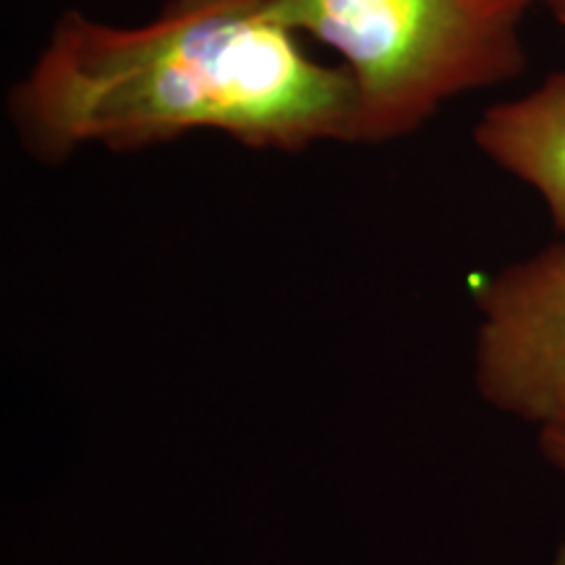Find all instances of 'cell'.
Returning <instances> with one entry per match:
<instances>
[{"mask_svg": "<svg viewBox=\"0 0 565 565\" xmlns=\"http://www.w3.org/2000/svg\"><path fill=\"white\" fill-rule=\"evenodd\" d=\"M6 110L21 150L58 168L84 147L141 152L196 131L259 152L351 145L356 89L267 0H166L131 26L63 11Z\"/></svg>", "mask_w": 565, "mask_h": 565, "instance_id": "6da1fadb", "label": "cell"}, {"mask_svg": "<svg viewBox=\"0 0 565 565\" xmlns=\"http://www.w3.org/2000/svg\"><path fill=\"white\" fill-rule=\"evenodd\" d=\"M330 47L356 89L351 145L412 137L445 103L524 74L529 0H267Z\"/></svg>", "mask_w": 565, "mask_h": 565, "instance_id": "7a4b0ae2", "label": "cell"}, {"mask_svg": "<svg viewBox=\"0 0 565 565\" xmlns=\"http://www.w3.org/2000/svg\"><path fill=\"white\" fill-rule=\"evenodd\" d=\"M477 385L521 419L565 416V246L553 244L477 286Z\"/></svg>", "mask_w": 565, "mask_h": 565, "instance_id": "3957f363", "label": "cell"}, {"mask_svg": "<svg viewBox=\"0 0 565 565\" xmlns=\"http://www.w3.org/2000/svg\"><path fill=\"white\" fill-rule=\"evenodd\" d=\"M471 137L487 160L542 196L565 236V71L515 100L487 108Z\"/></svg>", "mask_w": 565, "mask_h": 565, "instance_id": "277c9868", "label": "cell"}, {"mask_svg": "<svg viewBox=\"0 0 565 565\" xmlns=\"http://www.w3.org/2000/svg\"><path fill=\"white\" fill-rule=\"evenodd\" d=\"M540 445L542 450H545V456L550 458V463H555L565 475V416L563 419L542 424Z\"/></svg>", "mask_w": 565, "mask_h": 565, "instance_id": "5b68a950", "label": "cell"}, {"mask_svg": "<svg viewBox=\"0 0 565 565\" xmlns=\"http://www.w3.org/2000/svg\"><path fill=\"white\" fill-rule=\"evenodd\" d=\"M532 9H542L550 19L565 26V0H529Z\"/></svg>", "mask_w": 565, "mask_h": 565, "instance_id": "8992f818", "label": "cell"}]
</instances>
